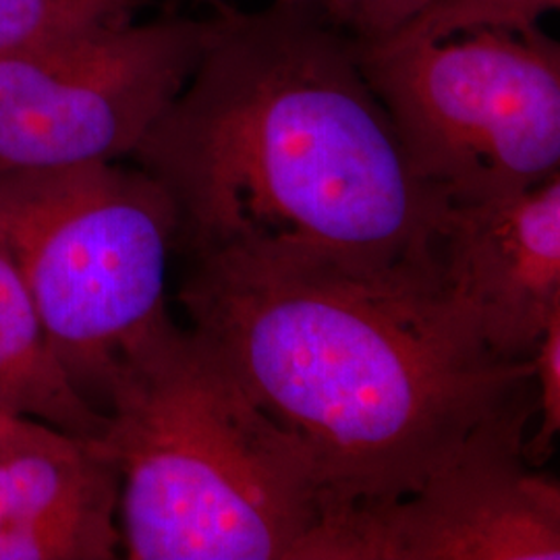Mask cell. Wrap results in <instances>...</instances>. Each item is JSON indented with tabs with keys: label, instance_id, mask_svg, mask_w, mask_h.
Listing matches in <instances>:
<instances>
[{
	"label": "cell",
	"instance_id": "4",
	"mask_svg": "<svg viewBox=\"0 0 560 560\" xmlns=\"http://www.w3.org/2000/svg\"><path fill=\"white\" fill-rule=\"evenodd\" d=\"M179 219L166 189L119 161L0 175V252L60 368L104 413L127 351L168 318Z\"/></svg>",
	"mask_w": 560,
	"mask_h": 560
},
{
	"label": "cell",
	"instance_id": "13",
	"mask_svg": "<svg viewBox=\"0 0 560 560\" xmlns=\"http://www.w3.org/2000/svg\"><path fill=\"white\" fill-rule=\"evenodd\" d=\"M538 428L523 441V459L541 467L555 453L560 430V312L544 328L532 355Z\"/></svg>",
	"mask_w": 560,
	"mask_h": 560
},
{
	"label": "cell",
	"instance_id": "16",
	"mask_svg": "<svg viewBox=\"0 0 560 560\" xmlns=\"http://www.w3.org/2000/svg\"><path fill=\"white\" fill-rule=\"evenodd\" d=\"M196 2H203V4H212V7H226L229 4V0H196ZM275 2H318L320 4V0H275Z\"/></svg>",
	"mask_w": 560,
	"mask_h": 560
},
{
	"label": "cell",
	"instance_id": "1",
	"mask_svg": "<svg viewBox=\"0 0 560 560\" xmlns=\"http://www.w3.org/2000/svg\"><path fill=\"white\" fill-rule=\"evenodd\" d=\"M131 156L171 196L191 260L444 287L451 201L411 166L355 42L318 2L219 7Z\"/></svg>",
	"mask_w": 560,
	"mask_h": 560
},
{
	"label": "cell",
	"instance_id": "12",
	"mask_svg": "<svg viewBox=\"0 0 560 560\" xmlns=\"http://www.w3.org/2000/svg\"><path fill=\"white\" fill-rule=\"evenodd\" d=\"M560 0H432L430 7L393 38L441 40L474 30H536ZM390 40V38H388Z\"/></svg>",
	"mask_w": 560,
	"mask_h": 560
},
{
	"label": "cell",
	"instance_id": "11",
	"mask_svg": "<svg viewBox=\"0 0 560 560\" xmlns=\"http://www.w3.org/2000/svg\"><path fill=\"white\" fill-rule=\"evenodd\" d=\"M145 0H0V55L136 21Z\"/></svg>",
	"mask_w": 560,
	"mask_h": 560
},
{
	"label": "cell",
	"instance_id": "2",
	"mask_svg": "<svg viewBox=\"0 0 560 560\" xmlns=\"http://www.w3.org/2000/svg\"><path fill=\"white\" fill-rule=\"evenodd\" d=\"M179 300L191 330L300 442L326 517L416 492L480 425L534 397L532 360L492 353L444 287L196 258Z\"/></svg>",
	"mask_w": 560,
	"mask_h": 560
},
{
	"label": "cell",
	"instance_id": "6",
	"mask_svg": "<svg viewBox=\"0 0 560 560\" xmlns=\"http://www.w3.org/2000/svg\"><path fill=\"white\" fill-rule=\"evenodd\" d=\"M210 20L129 23L0 55V175L131 156L196 71Z\"/></svg>",
	"mask_w": 560,
	"mask_h": 560
},
{
	"label": "cell",
	"instance_id": "7",
	"mask_svg": "<svg viewBox=\"0 0 560 560\" xmlns=\"http://www.w3.org/2000/svg\"><path fill=\"white\" fill-rule=\"evenodd\" d=\"M534 397L399 501L328 515L301 560H559L560 488L523 459Z\"/></svg>",
	"mask_w": 560,
	"mask_h": 560
},
{
	"label": "cell",
	"instance_id": "14",
	"mask_svg": "<svg viewBox=\"0 0 560 560\" xmlns=\"http://www.w3.org/2000/svg\"><path fill=\"white\" fill-rule=\"evenodd\" d=\"M432 0H320L322 13L355 44H378L405 30Z\"/></svg>",
	"mask_w": 560,
	"mask_h": 560
},
{
	"label": "cell",
	"instance_id": "9",
	"mask_svg": "<svg viewBox=\"0 0 560 560\" xmlns=\"http://www.w3.org/2000/svg\"><path fill=\"white\" fill-rule=\"evenodd\" d=\"M120 478L101 441L55 434L0 453V560H113Z\"/></svg>",
	"mask_w": 560,
	"mask_h": 560
},
{
	"label": "cell",
	"instance_id": "10",
	"mask_svg": "<svg viewBox=\"0 0 560 560\" xmlns=\"http://www.w3.org/2000/svg\"><path fill=\"white\" fill-rule=\"evenodd\" d=\"M0 409L81 441H102L108 418L83 399L46 339L18 270L0 252Z\"/></svg>",
	"mask_w": 560,
	"mask_h": 560
},
{
	"label": "cell",
	"instance_id": "8",
	"mask_svg": "<svg viewBox=\"0 0 560 560\" xmlns=\"http://www.w3.org/2000/svg\"><path fill=\"white\" fill-rule=\"evenodd\" d=\"M446 293L502 360L529 361L560 312V173L509 198L451 203Z\"/></svg>",
	"mask_w": 560,
	"mask_h": 560
},
{
	"label": "cell",
	"instance_id": "5",
	"mask_svg": "<svg viewBox=\"0 0 560 560\" xmlns=\"http://www.w3.org/2000/svg\"><path fill=\"white\" fill-rule=\"evenodd\" d=\"M411 166L451 203L499 200L560 166V48L540 27L355 44Z\"/></svg>",
	"mask_w": 560,
	"mask_h": 560
},
{
	"label": "cell",
	"instance_id": "15",
	"mask_svg": "<svg viewBox=\"0 0 560 560\" xmlns=\"http://www.w3.org/2000/svg\"><path fill=\"white\" fill-rule=\"evenodd\" d=\"M55 434H59V430L38 421L23 420L0 409V453L30 442L46 441Z\"/></svg>",
	"mask_w": 560,
	"mask_h": 560
},
{
	"label": "cell",
	"instance_id": "3",
	"mask_svg": "<svg viewBox=\"0 0 560 560\" xmlns=\"http://www.w3.org/2000/svg\"><path fill=\"white\" fill-rule=\"evenodd\" d=\"M104 453L131 560H301L328 501L300 442L171 316L115 370Z\"/></svg>",
	"mask_w": 560,
	"mask_h": 560
}]
</instances>
